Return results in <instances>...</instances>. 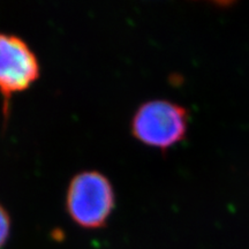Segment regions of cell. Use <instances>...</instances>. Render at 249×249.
<instances>
[{"label":"cell","mask_w":249,"mask_h":249,"mask_svg":"<svg viewBox=\"0 0 249 249\" xmlns=\"http://www.w3.org/2000/svg\"><path fill=\"white\" fill-rule=\"evenodd\" d=\"M39 62L21 37L0 33V92L7 103L38 80Z\"/></svg>","instance_id":"cell-3"},{"label":"cell","mask_w":249,"mask_h":249,"mask_svg":"<svg viewBox=\"0 0 249 249\" xmlns=\"http://www.w3.org/2000/svg\"><path fill=\"white\" fill-rule=\"evenodd\" d=\"M188 114L176 103L155 99L140 105L132 118V134L148 147L166 150L186 136Z\"/></svg>","instance_id":"cell-2"},{"label":"cell","mask_w":249,"mask_h":249,"mask_svg":"<svg viewBox=\"0 0 249 249\" xmlns=\"http://www.w3.org/2000/svg\"><path fill=\"white\" fill-rule=\"evenodd\" d=\"M116 204L113 186L98 171H82L71 180L66 209L77 225L87 230L104 227Z\"/></svg>","instance_id":"cell-1"},{"label":"cell","mask_w":249,"mask_h":249,"mask_svg":"<svg viewBox=\"0 0 249 249\" xmlns=\"http://www.w3.org/2000/svg\"><path fill=\"white\" fill-rule=\"evenodd\" d=\"M11 234V217L7 210L0 204V249L4 247Z\"/></svg>","instance_id":"cell-4"}]
</instances>
